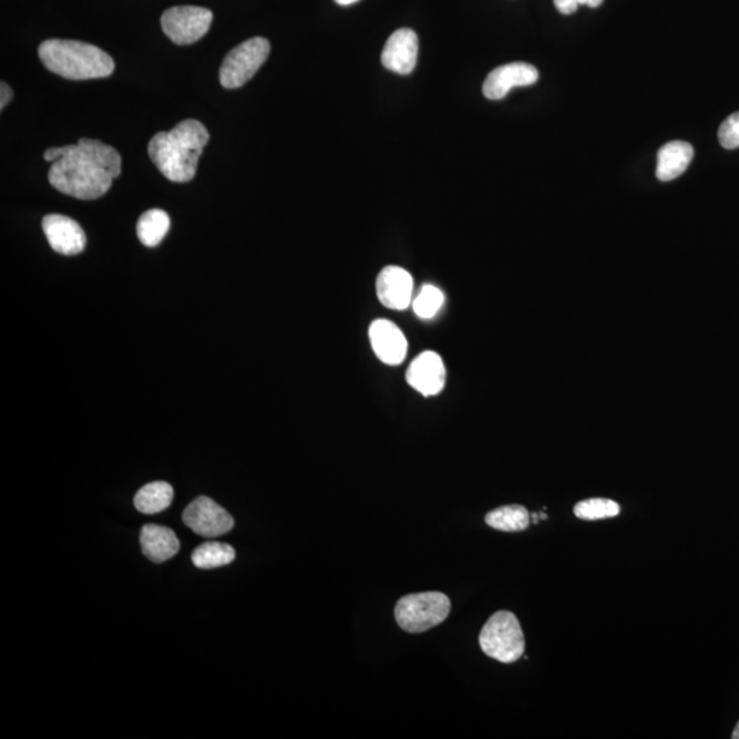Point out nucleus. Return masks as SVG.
Listing matches in <instances>:
<instances>
[{
  "label": "nucleus",
  "mask_w": 739,
  "mask_h": 739,
  "mask_svg": "<svg viewBox=\"0 0 739 739\" xmlns=\"http://www.w3.org/2000/svg\"><path fill=\"white\" fill-rule=\"evenodd\" d=\"M120 174L119 151L99 140L80 138L65 145V154L52 163L49 182L63 195L93 201L106 195Z\"/></svg>",
  "instance_id": "obj_1"
},
{
  "label": "nucleus",
  "mask_w": 739,
  "mask_h": 739,
  "mask_svg": "<svg viewBox=\"0 0 739 739\" xmlns=\"http://www.w3.org/2000/svg\"><path fill=\"white\" fill-rule=\"evenodd\" d=\"M209 140L202 122L185 120L171 132H160L148 144L150 158L167 179L188 183Z\"/></svg>",
  "instance_id": "obj_2"
},
{
  "label": "nucleus",
  "mask_w": 739,
  "mask_h": 739,
  "mask_svg": "<svg viewBox=\"0 0 739 739\" xmlns=\"http://www.w3.org/2000/svg\"><path fill=\"white\" fill-rule=\"evenodd\" d=\"M39 57L50 72L69 80L109 78L115 68L107 52L78 40H47L39 45Z\"/></svg>",
  "instance_id": "obj_3"
},
{
  "label": "nucleus",
  "mask_w": 739,
  "mask_h": 739,
  "mask_svg": "<svg viewBox=\"0 0 739 739\" xmlns=\"http://www.w3.org/2000/svg\"><path fill=\"white\" fill-rule=\"evenodd\" d=\"M451 613L450 597L441 592H424L401 597L394 618L401 630L421 634L439 626Z\"/></svg>",
  "instance_id": "obj_4"
},
{
  "label": "nucleus",
  "mask_w": 739,
  "mask_h": 739,
  "mask_svg": "<svg viewBox=\"0 0 739 739\" xmlns=\"http://www.w3.org/2000/svg\"><path fill=\"white\" fill-rule=\"evenodd\" d=\"M480 645L486 656L504 665L520 660L526 645L520 620L509 610H499L482 628Z\"/></svg>",
  "instance_id": "obj_5"
},
{
  "label": "nucleus",
  "mask_w": 739,
  "mask_h": 739,
  "mask_svg": "<svg viewBox=\"0 0 739 739\" xmlns=\"http://www.w3.org/2000/svg\"><path fill=\"white\" fill-rule=\"evenodd\" d=\"M270 54V43L265 38H253L238 44L225 57L219 70L224 89H240L254 78Z\"/></svg>",
  "instance_id": "obj_6"
},
{
  "label": "nucleus",
  "mask_w": 739,
  "mask_h": 739,
  "mask_svg": "<svg viewBox=\"0 0 739 739\" xmlns=\"http://www.w3.org/2000/svg\"><path fill=\"white\" fill-rule=\"evenodd\" d=\"M213 13L196 6H176L162 16V29L173 43L185 45L201 40L208 32Z\"/></svg>",
  "instance_id": "obj_7"
},
{
  "label": "nucleus",
  "mask_w": 739,
  "mask_h": 739,
  "mask_svg": "<svg viewBox=\"0 0 739 739\" xmlns=\"http://www.w3.org/2000/svg\"><path fill=\"white\" fill-rule=\"evenodd\" d=\"M183 521L192 532L206 538L219 537L235 526V520L229 512L207 496L194 500L185 509Z\"/></svg>",
  "instance_id": "obj_8"
},
{
  "label": "nucleus",
  "mask_w": 739,
  "mask_h": 739,
  "mask_svg": "<svg viewBox=\"0 0 739 739\" xmlns=\"http://www.w3.org/2000/svg\"><path fill=\"white\" fill-rule=\"evenodd\" d=\"M406 380L424 398L439 394L447 383L445 365L438 352L424 351L412 360Z\"/></svg>",
  "instance_id": "obj_9"
},
{
  "label": "nucleus",
  "mask_w": 739,
  "mask_h": 739,
  "mask_svg": "<svg viewBox=\"0 0 739 739\" xmlns=\"http://www.w3.org/2000/svg\"><path fill=\"white\" fill-rule=\"evenodd\" d=\"M377 298L391 310L409 308L414 292V279L409 271L399 266H387L377 277Z\"/></svg>",
  "instance_id": "obj_10"
},
{
  "label": "nucleus",
  "mask_w": 739,
  "mask_h": 739,
  "mask_svg": "<svg viewBox=\"0 0 739 739\" xmlns=\"http://www.w3.org/2000/svg\"><path fill=\"white\" fill-rule=\"evenodd\" d=\"M538 78V70L528 63H509L489 73L482 92L491 101H500L507 96L512 89L533 85L537 83Z\"/></svg>",
  "instance_id": "obj_11"
},
{
  "label": "nucleus",
  "mask_w": 739,
  "mask_h": 739,
  "mask_svg": "<svg viewBox=\"0 0 739 739\" xmlns=\"http://www.w3.org/2000/svg\"><path fill=\"white\" fill-rule=\"evenodd\" d=\"M43 232L55 253L73 256L84 252L86 237L74 219L61 214L45 215Z\"/></svg>",
  "instance_id": "obj_12"
},
{
  "label": "nucleus",
  "mask_w": 739,
  "mask_h": 739,
  "mask_svg": "<svg viewBox=\"0 0 739 739\" xmlns=\"http://www.w3.org/2000/svg\"><path fill=\"white\" fill-rule=\"evenodd\" d=\"M369 337L376 357L388 366L404 362L409 345L398 326L387 319H377L370 325Z\"/></svg>",
  "instance_id": "obj_13"
},
{
  "label": "nucleus",
  "mask_w": 739,
  "mask_h": 739,
  "mask_svg": "<svg viewBox=\"0 0 739 739\" xmlns=\"http://www.w3.org/2000/svg\"><path fill=\"white\" fill-rule=\"evenodd\" d=\"M419 42L412 29L401 28L388 39L382 51V65L398 74L414 72L418 60Z\"/></svg>",
  "instance_id": "obj_14"
},
{
  "label": "nucleus",
  "mask_w": 739,
  "mask_h": 739,
  "mask_svg": "<svg viewBox=\"0 0 739 739\" xmlns=\"http://www.w3.org/2000/svg\"><path fill=\"white\" fill-rule=\"evenodd\" d=\"M140 544L148 561L163 563L178 554L179 541L176 533L166 526L144 525L140 533Z\"/></svg>",
  "instance_id": "obj_15"
},
{
  "label": "nucleus",
  "mask_w": 739,
  "mask_h": 739,
  "mask_svg": "<svg viewBox=\"0 0 739 739\" xmlns=\"http://www.w3.org/2000/svg\"><path fill=\"white\" fill-rule=\"evenodd\" d=\"M694 156L695 148L689 143L671 142L663 145L657 154V178L666 183L682 176L694 161Z\"/></svg>",
  "instance_id": "obj_16"
},
{
  "label": "nucleus",
  "mask_w": 739,
  "mask_h": 739,
  "mask_svg": "<svg viewBox=\"0 0 739 739\" xmlns=\"http://www.w3.org/2000/svg\"><path fill=\"white\" fill-rule=\"evenodd\" d=\"M174 491L165 481L151 482L136 493L135 507L145 515L160 514L171 507Z\"/></svg>",
  "instance_id": "obj_17"
},
{
  "label": "nucleus",
  "mask_w": 739,
  "mask_h": 739,
  "mask_svg": "<svg viewBox=\"0 0 739 739\" xmlns=\"http://www.w3.org/2000/svg\"><path fill=\"white\" fill-rule=\"evenodd\" d=\"M171 229V217L163 209H148L137 223V237L145 247H156Z\"/></svg>",
  "instance_id": "obj_18"
},
{
  "label": "nucleus",
  "mask_w": 739,
  "mask_h": 739,
  "mask_svg": "<svg viewBox=\"0 0 739 739\" xmlns=\"http://www.w3.org/2000/svg\"><path fill=\"white\" fill-rule=\"evenodd\" d=\"M485 522L487 526L500 532H522L531 525V514L522 505H504V507L489 512Z\"/></svg>",
  "instance_id": "obj_19"
},
{
  "label": "nucleus",
  "mask_w": 739,
  "mask_h": 739,
  "mask_svg": "<svg viewBox=\"0 0 739 739\" xmlns=\"http://www.w3.org/2000/svg\"><path fill=\"white\" fill-rule=\"evenodd\" d=\"M235 558V548L229 544L217 543V541H209V543L197 546L192 554V563L201 569L228 566Z\"/></svg>",
  "instance_id": "obj_20"
},
{
  "label": "nucleus",
  "mask_w": 739,
  "mask_h": 739,
  "mask_svg": "<svg viewBox=\"0 0 739 739\" xmlns=\"http://www.w3.org/2000/svg\"><path fill=\"white\" fill-rule=\"evenodd\" d=\"M619 504L608 499H587L574 507L575 516L584 521H601L618 516Z\"/></svg>",
  "instance_id": "obj_21"
},
{
  "label": "nucleus",
  "mask_w": 739,
  "mask_h": 739,
  "mask_svg": "<svg viewBox=\"0 0 739 739\" xmlns=\"http://www.w3.org/2000/svg\"><path fill=\"white\" fill-rule=\"evenodd\" d=\"M444 294L434 285H424L421 292L418 294L412 307L419 318H433L444 305Z\"/></svg>",
  "instance_id": "obj_22"
},
{
  "label": "nucleus",
  "mask_w": 739,
  "mask_h": 739,
  "mask_svg": "<svg viewBox=\"0 0 739 739\" xmlns=\"http://www.w3.org/2000/svg\"><path fill=\"white\" fill-rule=\"evenodd\" d=\"M719 143L726 150L739 147V112L727 116L719 127Z\"/></svg>",
  "instance_id": "obj_23"
},
{
  "label": "nucleus",
  "mask_w": 739,
  "mask_h": 739,
  "mask_svg": "<svg viewBox=\"0 0 739 739\" xmlns=\"http://www.w3.org/2000/svg\"><path fill=\"white\" fill-rule=\"evenodd\" d=\"M555 8L564 16L575 13L579 8L578 0H554Z\"/></svg>",
  "instance_id": "obj_24"
},
{
  "label": "nucleus",
  "mask_w": 739,
  "mask_h": 739,
  "mask_svg": "<svg viewBox=\"0 0 739 739\" xmlns=\"http://www.w3.org/2000/svg\"><path fill=\"white\" fill-rule=\"evenodd\" d=\"M13 90L6 83L0 84V109H4L13 99Z\"/></svg>",
  "instance_id": "obj_25"
},
{
  "label": "nucleus",
  "mask_w": 739,
  "mask_h": 739,
  "mask_svg": "<svg viewBox=\"0 0 739 739\" xmlns=\"http://www.w3.org/2000/svg\"><path fill=\"white\" fill-rule=\"evenodd\" d=\"M63 154H65V147L49 148L44 153V161L49 163H54L58 160L62 158Z\"/></svg>",
  "instance_id": "obj_26"
},
{
  "label": "nucleus",
  "mask_w": 739,
  "mask_h": 739,
  "mask_svg": "<svg viewBox=\"0 0 739 739\" xmlns=\"http://www.w3.org/2000/svg\"><path fill=\"white\" fill-rule=\"evenodd\" d=\"M604 0H578V4L589 6V8L596 9L598 6H602Z\"/></svg>",
  "instance_id": "obj_27"
},
{
  "label": "nucleus",
  "mask_w": 739,
  "mask_h": 739,
  "mask_svg": "<svg viewBox=\"0 0 739 739\" xmlns=\"http://www.w3.org/2000/svg\"><path fill=\"white\" fill-rule=\"evenodd\" d=\"M359 2V0H336L340 6H349Z\"/></svg>",
  "instance_id": "obj_28"
},
{
  "label": "nucleus",
  "mask_w": 739,
  "mask_h": 739,
  "mask_svg": "<svg viewBox=\"0 0 739 739\" xmlns=\"http://www.w3.org/2000/svg\"><path fill=\"white\" fill-rule=\"evenodd\" d=\"M731 737H732V739H739V721H738V725H737L735 731H732Z\"/></svg>",
  "instance_id": "obj_29"
}]
</instances>
